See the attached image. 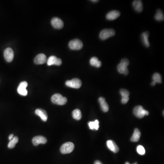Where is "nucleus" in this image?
Here are the masks:
<instances>
[{
	"instance_id": "14",
	"label": "nucleus",
	"mask_w": 164,
	"mask_h": 164,
	"mask_svg": "<svg viewBox=\"0 0 164 164\" xmlns=\"http://www.w3.org/2000/svg\"><path fill=\"white\" fill-rule=\"evenodd\" d=\"M35 114L40 117L42 121L46 122L48 120V116L45 110L41 109H38L35 110Z\"/></svg>"
},
{
	"instance_id": "32",
	"label": "nucleus",
	"mask_w": 164,
	"mask_h": 164,
	"mask_svg": "<svg viewBox=\"0 0 164 164\" xmlns=\"http://www.w3.org/2000/svg\"><path fill=\"white\" fill-rule=\"evenodd\" d=\"M151 85H152V86H154L156 84V82H154V81H153V82H152V83H151Z\"/></svg>"
},
{
	"instance_id": "31",
	"label": "nucleus",
	"mask_w": 164,
	"mask_h": 164,
	"mask_svg": "<svg viewBox=\"0 0 164 164\" xmlns=\"http://www.w3.org/2000/svg\"><path fill=\"white\" fill-rule=\"evenodd\" d=\"M94 164H102L101 161H96L94 162Z\"/></svg>"
},
{
	"instance_id": "23",
	"label": "nucleus",
	"mask_w": 164,
	"mask_h": 164,
	"mask_svg": "<svg viewBox=\"0 0 164 164\" xmlns=\"http://www.w3.org/2000/svg\"><path fill=\"white\" fill-rule=\"evenodd\" d=\"M72 116L75 120H80L82 118V113L81 111L79 109H76L72 111Z\"/></svg>"
},
{
	"instance_id": "5",
	"label": "nucleus",
	"mask_w": 164,
	"mask_h": 164,
	"mask_svg": "<svg viewBox=\"0 0 164 164\" xmlns=\"http://www.w3.org/2000/svg\"><path fill=\"white\" fill-rule=\"evenodd\" d=\"M115 34V32L113 29H104L100 33L99 38L102 40H106L110 37L114 36Z\"/></svg>"
},
{
	"instance_id": "7",
	"label": "nucleus",
	"mask_w": 164,
	"mask_h": 164,
	"mask_svg": "<svg viewBox=\"0 0 164 164\" xmlns=\"http://www.w3.org/2000/svg\"><path fill=\"white\" fill-rule=\"evenodd\" d=\"M67 86L74 88V89H79L82 85V82L79 79H73L71 80H68L65 83Z\"/></svg>"
},
{
	"instance_id": "13",
	"label": "nucleus",
	"mask_w": 164,
	"mask_h": 164,
	"mask_svg": "<svg viewBox=\"0 0 164 164\" xmlns=\"http://www.w3.org/2000/svg\"><path fill=\"white\" fill-rule=\"evenodd\" d=\"M34 63L37 64H43L47 62V58L45 54H38L34 58Z\"/></svg>"
},
{
	"instance_id": "30",
	"label": "nucleus",
	"mask_w": 164,
	"mask_h": 164,
	"mask_svg": "<svg viewBox=\"0 0 164 164\" xmlns=\"http://www.w3.org/2000/svg\"><path fill=\"white\" fill-rule=\"evenodd\" d=\"M13 137H14V135H13V134H11V135H10L9 136V139L10 141V140H12V139L13 138Z\"/></svg>"
},
{
	"instance_id": "8",
	"label": "nucleus",
	"mask_w": 164,
	"mask_h": 164,
	"mask_svg": "<svg viewBox=\"0 0 164 164\" xmlns=\"http://www.w3.org/2000/svg\"><path fill=\"white\" fill-rule=\"evenodd\" d=\"M27 85L28 84L26 81L21 82L17 88V92L19 94L22 96H27V91L26 90V87H27Z\"/></svg>"
},
{
	"instance_id": "21",
	"label": "nucleus",
	"mask_w": 164,
	"mask_h": 164,
	"mask_svg": "<svg viewBox=\"0 0 164 164\" xmlns=\"http://www.w3.org/2000/svg\"><path fill=\"white\" fill-rule=\"evenodd\" d=\"M90 64L91 66L96 68H100L102 65L101 62L98 60V58L95 57H94L91 58Z\"/></svg>"
},
{
	"instance_id": "24",
	"label": "nucleus",
	"mask_w": 164,
	"mask_h": 164,
	"mask_svg": "<svg viewBox=\"0 0 164 164\" xmlns=\"http://www.w3.org/2000/svg\"><path fill=\"white\" fill-rule=\"evenodd\" d=\"M154 18L156 19V20L158 21H162L164 20V13L162 10L161 9H158L155 15Z\"/></svg>"
},
{
	"instance_id": "28",
	"label": "nucleus",
	"mask_w": 164,
	"mask_h": 164,
	"mask_svg": "<svg viewBox=\"0 0 164 164\" xmlns=\"http://www.w3.org/2000/svg\"><path fill=\"white\" fill-rule=\"evenodd\" d=\"M137 151L138 153L140 155H144L146 153L145 148L142 146H137Z\"/></svg>"
},
{
	"instance_id": "10",
	"label": "nucleus",
	"mask_w": 164,
	"mask_h": 164,
	"mask_svg": "<svg viewBox=\"0 0 164 164\" xmlns=\"http://www.w3.org/2000/svg\"><path fill=\"white\" fill-rule=\"evenodd\" d=\"M51 24L54 28L60 29L64 27V23L63 20L58 17H53L51 20Z\"/></svg>"
},
{
	"instance_id": "20",
	"label": "nucleus",
	"mask_w": 164,
	"mask_h": 164,
	"mask_svg": "<svg viewBox=\"0 0 164 164\" xmlns=\"http://www.w3.org/2000/svg\"><path fill=\"white\" fill-rule=\"evenodd\" d=\"M149 36V33L148 31L144 32L141 35V40L142 41L144 45L147 48L149 47V46L150 45L149 40H148Z\"/></svg>"
},
{
	"instance_id": "22",
	"label": "nucleus",
	"mask_w": 164,
	"mask_h": 164,
	"mask_svg": "<svg viewBox=\"0 0 164 164\" xmlns=\"http://www.w3.org/2000/svg\"><path fill=\"white\" fill-rule=\"evenodd\" d=\"M88 124L91 130H95L97 131L99 128V122L98 120H95L94 122L93 121L89 122Z\"/></svg>"
},
{
	"instance_id": "27",
	"label": "nucleus",
	"mask_w": 164,
	"mask_h": 164,
	"mask_svg": "<svg viewBox=\"0 0 164 164\" xmlns=\"http://www.w3.org/2000/svg\"><path fill=\"white\" fill-rule=\"evenodd\" d=\"M120 94L122 96V97H129L130 94L128 90L125 89H121L120 90Z\"/></svg>"
},
{
	"instance_id": "25",
	"label": "nucleus",
	"mask_w": 164,
	"mask_h": 164,
	"mask_svg": "<svg viewBox=\"0 0 164 164\" xmlns=\"http://www.w3.org/2000/svg\"><path fill=\"white\" fill-rule=\"evenodd\" d=\"M18 138L17 136L13 137V138L10 140L8 144V147L10 149H13L15 146L16 144L18 142Z\"/></svg>"
},
{
	"instance_id": "17",
	"label": "nucleus",
	"mask_w": 164,
	"mask_h": 164,
	"mask_svg": "<svg viewBox=\"0 0 164 164\" xmlns=\"http://www.w3.org/2000/svg\"><path fill=\"white\" fill-rule=\"evenodd\" d=\"M98 102L100 105L102 111L104 112H108L109 109V107L107 102L105 101V99L103 97H100L98 98Z\"/></svg>"
},
{
	"instance_id": "26",
	"label": "nucleus",
	"mask_w": 164,
	"mask_h": 164,
	"mask_svg": "<svg viewBox=\"0 0 164 164\" xmlns=\"http://www.w3.org/2000/svg\"><path fill=\"white\" fill-rule=\"evenodd\" d=\"M152 79L154 82H156V83H162V78L161 74L159 73L156 72L152 76Z\"/></svg>"
},
{
	"instance_id": "18",
	"label": "nucleus",
	"mask_w": 164,
	"mask_h": 164,
	"mask_svg": "<svg viewBox=\"0 0 164 164\" xmlns=\"http://www.w3.org/2000/svg\"><path fill=\"white\" fill-rule=\"evenodd\" d=\"M133 6L135 11L137 12H141L143 9V5L141 1L136 0L133 2Z\"/></svg>"
},
{
	"instance_id": "33",
	"label": "nucleus",
	"mask_w": 164,
	"mask_h": 164,
	"mask_svg": "<svg viewBox=\"0 0 164 164\" xmlns=\"http://www.w3.org/2000/svg\"><path fill=\"white\" fill-rule=\"evenodd\" d=\"M92 1L93 2H98V1H97V0H93V1Z\"/></svg>"
},
{
	"instance_id": "6",
	"label": "nucleus",
	"mask_w": 164,
	"mask_h": 164,
	"mask_svg": "<svg viewBox=\"0 0 164 164\" xmlns=\"http://www.w3.org/2000/svg\"><path fill=\"white\" fill-rule=\"evenodd\" d=\"M70 49L74 50H79L81 49L83 46V43L81 40L75 39L70 41L68 44Z\"/></svg>"
},
{
	"instance_id": "1",
	"label": "nucleus",
	"mask_w": 164,
	"mask_h": 164,
	"mask_svg": "<svg viewBox=\"0 0 164 164\" xmlns=\"http://www.w3.org/2000/svg\"><path fill=\"white\" fill-rule=\"evenodd\" d=\"M130 64V61L127 58H124L121 60L120 63L117 66V70L120 74L125 75L128 74V70L127 66Z\"/></svg>"
},
{
	"instance_id": "2",
	"label": "nucleus",
	"mask_w": 164,
	"mask_h": 164,
	"mask_svg": "<svg viewBox=\"0 0 164 164\" xmlns=\"http://www.w3.org/2000/svg\"><path fill=\"white\" fill-rule=\"evenodd\" d=\"M51 101L53 104L59 105H63L67 103V98L66 97H63L59 94H56L52 96Z\"/></svg>"
},
{
	"instance_id": "29",
	"label": "nucleus",
	"mask_w": 164,
	"mask_h": 164,
	"mask_svg": "<svg viewBox=\"0 0 164 164\" xmlns=\"http://www.w3.org/2000/svg\"><path fill=\"white\" fill-rule=\"evenodd\" d=\"M129 100V97H122L121 99V102L123 104H126L127 103L128 101Z\"/></svg>"
},
{
	"instance_id": "11",
	"label": "nucleus",
	"mask_w": 164,
	"mask_h": 164,
	"mask_svg": "<svg viewBox=\"0 0 164 164\" xmlns=\"http://www.w3.org/2000/svg\"><path fill=\"white\" fill-rule=\"evenodd\" d=\"M62 64V60L60 58H57L56 57L54 56H51L49 57L48 60H47V64L48 66H51V65H57L60 66Z\"/></svg>"
},
{
	"instance_id": "19",
	"label": "nucleus",
	"mask_w": 164,
	"mask_h": 164,
	"mask_svg": "<svg viewBox=\"0 0 164 164\" xmlns=\"http://www.w3.org/2000/svg\"><path fill=\"white\" fill-rule=\"evenodd\" d=\"M141 136V133L138 128H135L133 135L131 138V141L134 142L138 141Z\"/></svg>"
},
{
	"instance_id": "12",
	"label": "nucleus",
	"mask_w": 164,
	"mask_h": 164,
	"mask_svg": "<svg viewBox=\"0 0 164 164\" xmlns=\"http://www.w3.org/2000/svg\"><path fill=\"white\" fill-rule=\"evenodd\" d=\"M33 144L34 146H38L40 144H45L47 142V139L44 136L39 135V136H35L34 137L32 140Z\"/></svg>"
},
{
	"instance_id": "15",
	"label": "nucleus",
	"mask_w": 164,
	"mask_h": 164,
	"mask_svg": "<svg viewBox=\"0 0 164 164\" xmlns=\"http://www.w3.org/2000/svg\"><path fill=\"white\" fill-rule=\"evenodd\" d=\"M120 15V12L116 10L110 11L107 13L106 15V18L109 20H114L118 18Z\"/></svg>"
},
{
	"instance_id": "16",
	"label": "nucleus",
	"mask_w": 164,
	"mask_h": 164,
	"mask_svg": "<svg viewBox=\"0 0 164 164\" xmlns=\"http://www.w3.org/2000/svg\"><path fill=\"white\" fill-rule=\"evenodd\" d=\"M107 146L108 148L111 151H113L115 153H116L119 152V148L118 146L116 145L115 142L113 141V140H108L107 141Z\"/></svg>"
},
{
	"instance_id": "34",
	"label": "nucleus",
	"mask_w": 164,
	"mask_h": 164,
	"mask_svg": "<svg viewBox=\"0 0 164 164\" xmlns=\"http://www.w3.org/2000/svg\"><path fill=\"white\" fill-rule=\"evenodd\" d=\"M125 164H130V163H128V162H125ZM133 164H138V163L137 162H135V163H134Z\"/></svg>"
},
{
	"instance_id": "9",
	"label": "nucleus",
	"mask_w": 164,
	"mask_h": 164,
	"mask_svg": "<svg viewBox=\"0 0 164 164\" xmlns=\"http://www.w3.org/2000/svg\"><path fill=\"white\" fill-rule=\"evenodd\" d=\"M5 59L8 62H12L14 58V53L13 50L10 48H8L5 50L4 52Z\"/></svg>"
},
{
	"instance_id": "3",
	"label": "nucleus",
	"mask_w": 164,
	"mask_h": 164,
	"mask_svg": "<svg viewBox=\"0 0 164 164\" xmlns=\"http://www.w3.org/2000/svg\"><path fill=\"white\" fill-rule=\"evenodd\" d=\"M134 115L138 118H143L145 115H148L149 114V111L144 109L142 106L140 105L136 106L134 108L133 110Z\"/></svg>"
},
{
	"instance_id": "4",
	"label": "nucleus",
	"mask_w": 164,
	"mask_h": 164,
	"mask_svg": "<svg viewBox=\"0 0 164 164\" xmlns=\"http://www.w3.org/2000/svg\"><path fill=\"white\" fill-rule=\"evenodd\" d=\"M74 145L72 142L66 143L64 144L60 148V151L61 153L63 154H67L70 153L74 150Z\"/></svg>"
}]
</instances>
